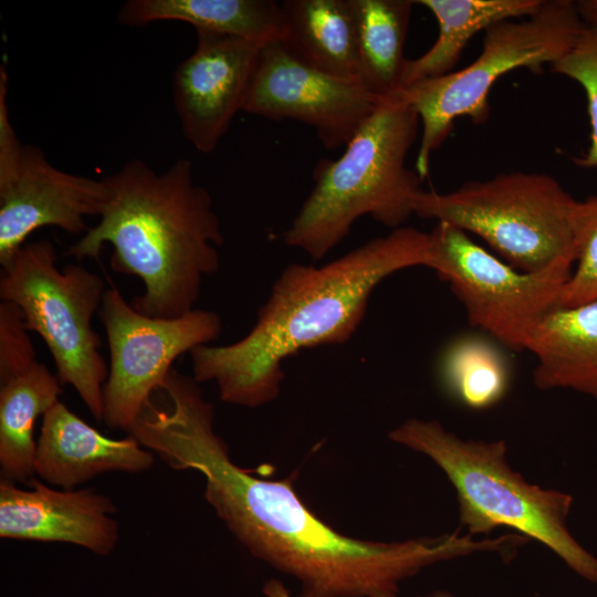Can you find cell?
<instances>
[{
  "mask_svg": "<svg viewBox=\"0 0 597 597\" xmlns=\"http://www.w3.org/2000/svg\"><path fill=\"white\" fill-rule=\"evenodd\" d=\"M163 390L168 405L149 402L127 433L171 469L199 472L227 528L253 557L297 580L303 597H399L422 569L491 549L489 540L459 532L392 542L342 534L301 499L293 478H260L232 461L193 377L174 371Z\"/></svg>",
  "mask_w": 597,
  "mask_h": 597,
  "instance_id": "obj_1",
  "label": "cell"
},
{
  "mask_svg": "<svg viewBox=\"0 0 597 597\" xmlns=\"http://www.w3.org/2000/svg\"><path fill=\"white\" fill-rule=\"evenodd\" d=\"M429 241V233L402 226L321 268L289 265L243 338L189 353L192 377L199 384L214 381L227 404L255 408L274 400L284 379L283 360L303 348L350 339L385 277L427 266Z\"/></svg>",
  "mask_w": 597,
  "mask_h": 597,
  "instance_id": "obj_2",
  "label": "cell"
},
{
  "mask_svg": "<svg viewBox=\"0 0 597 597\" xmlns=\"http://www.w3.org/2000/svg\"><path fill=\"white\" fill-rule=\"evenodd\" d=\"M104 179L109 196L98 223L65 254L98 259L109 244L112 270L143 282L132 302L138 312L171 318L192 311L203 277L219 269L223 243L212 198L195 182L192 163L178 159L156 172L134 159Z\"/></svg>",
  "mask_w": 597,
  "mask_h": 597,
  "instance_id": "obj_3",
  "label": "cell"
},
{
  "mask_svg": "<svg viewBox=\"0 0 597 597\" xmlns=\"http://www.w3.org/2000/svg\"><path fill=\"white\" fill-rule=\"evenodd\" d=\"M419 117L400 93L385 97L335 159H321L314 187L284 234L285 243L324 258L369 214L394 229L415 213L422 180L406 159Z\"/></svg>",
  "mask_w": 597,
  "mask_h": 597,
  "instance_id": "obj_4",
  "label": "cell"
},
{
  "mask_svg": "<svg viewBox=\"0 0 597 597\" xmlns=\"http://www.w3.org/2000/svg\"><path fill=\"white\" fill-rule=\"evenodd\" d=\"M389 439L433 461L452 484L461 526L468 534L509 527L556 554L585 580L597 585V557L572 535L568 493L528 483L507 462L504 440L462 439L439 421L412 418Z\"/></svg>",
  "mask_w": 597,
  "mask_h": 597,
  "instance_id": "obj_5",
  "label": "cell"
},
{
  "mask_svg": "<svg viewBox=\"0 0 597 597\" xmlns=\"http://www.w3.org/2000/svg\"><path fill=\"white\" fill-rule=\"evenodd\" d=\"M415 214L484 240L517 270L573 266L597 214V196L575 199L552 176L501 172L449 192L420 190Z\"/></svg>",
  "mask_w": 597,
  "mask_h": 597,
  "instance_id": "obj_6",
  "label": "cell"
},
{
  "mask_svg": "<svg viewBox=\"0 0 597 597\" xmlns=\"http://www.w3.org/2000/svg\"><path fill=\"white\" fill-rule=\"evenodd\" d=\"M586 25L576 1L544 0L534 14L498 22L484 32L480 55L469 65L442 76L419 81L399 91L422 125L416 171L429 174L430 157L453 129L457 118L488 121L489 94L509 72L525 67L541 73L576 43Z\"/></svg>",
  "mask_w": 597,
  "mask_h": 597,
  "instance_id": "obj_7",
  "label": "cell"
},
{
  "mask_svg": "<svg viewBox=\"0 0 597 597\" xmlns=\"http://www.w3.org/2000/svg\"><path fill=\"white\" fill-rule=\"evenodd\" d=\"M106 290L103 277L84 265L59 269L50 240L27 242L0 276L1 301L19 306L51 353L62 386H72L97 421L108 367L92 321Z\"/></svg>",
  "mask_w": 597,
  "mask_h": 597,
  "instance_id": "obj_8",
  "label": "cell"
},
{
  "mask_svg": "<svg viewBox=\"0 0 597 597\" xmlns=\"http://www.w3.org/2000/svg\"><path fill=\"white\" fill-rule=\"evenodd\" d=\"M429 239L427 266L450 285L470 324L512 350H525L534 328L558 305L573 266L517 270L443 221L437 222Z\"/></svg>",
  "mask_w": 597,
  "mask_h": 597,
  "instance_id": "obj_9",
  "label": "cell"
},
{
  "mask_svg": "<svg viewBox=\"0 0 597 597\" xmlns=\"http://www.w3.org/2000/svg\"><path fill=\"white\" fill-rule=\"evenodd\" d=\"M98 316L109 352L103 422L126 432L161 388L174 362L216 341L222 328L220 316L208 310L193 308L171 318L145 315L116 287L106 290Z\"/></svg>",
  "mask_w": 597,
  "mask_h": 597,
  "instance_id": "obj_10",
  "label": "cell"
},
{
  "mask_svg": "<svg viewBox=\"0 0 597 597\" xmlns=\"http://www.w3.org/2000/svg\"><path fill=\"white\" fill-rule=\"evenodd\" d=\"M109 190L105 179L54 167L43 151L22 145L7 109L0 111V265L6 268L38 229L70 234L88 230L85 218L101 216Z\"/></svg>",
  "mask_w": 597,
  "mask_h": 597,
  "instance_id": "obj_11",
  "label": "cell"
},
{
  "mask_svg": "<svg viewBox=\"0 0 597 597\" xmlns=\"http://www.w3.org/2000/svg\"><path fill=\"white\" fill-rule=\"evenodd\" d=\"M385 97L325 74L279 40L261 48L242 111L313 127L326 149L346 146Z\"/></svg>",
  "mask_w": 597,
  "mask_h": 597,
  "instance_id": "obj_12",
  "label": "cell"
},
{
  "mask_svg": "<svg viewBox=\"0 0 597 597\" xmlns=\"http://www.w3.org/2000/svg\"><path fill=\"white\" fill-rule=\"evenodd\" d=\"M196 33L193 52L175 70L172 97L185 138L209 154L242 111L264 44L209 31Z\"/></svg>",
  "mask_w": 597,
  "mask_h": 597,
  "instance_id": "obj_13",
  "label": "cell"
},
{
  "mask_svg": "<svg viewBox=\"0 0 597 597\" xmlns=\"http://www.w3.org/2000/svg\"><path fill=\"white\" fill-rule=\"evenodd\" d=\"M30 489L0 482V537L69 543L107 556L119 538L116 507L94 489L57 490L32 478Z\"/></svg>",
  "mask_w": 597,
  "mask_h": 597,
  "instance_id": "obj_14",
  "label": "cell"
},
{
  "mask_svg": "<svg viewBox=\"0 0 597 597\" xmlns=\"http://www.w3.org/2000/svg\"><path fill=\"white\" fill-rule=\"evenodd\" d=\"M154 463L155 454L135 438L106 437L62 401L42 417L35 474L50 485L72 490L103 473H140Z\"/></svg>",
  "mask_w": 597,
  "mask_h": 597,
  "instance_id": "obj_15",
  "label": "cell"
},
{
  "mask_svg": "<svg viewBox=\"0 0 597 597\" xmlns=\"http://www.w3.org/2000/svg\"><path fill=\"white\" fill-rule=\"evenodd\" d=\"M525 350L536 358L538 389H570L597 399V298L551 310Z\"/></svg>",
  "mask_w": 597,
  "mask_h": 597,
  "instance_id": "obj_16",
  "label": "cell"
},
{
  "mask_svg": "<svg viewBox=\"0 0 597 597\" xmlns=\"http://www.w3.org/2000/svg\"><path fill=\"white\" fill-rule=\"evenodd\" d=\"M280 7L289 51L325 74L362 83L348 0H284Z\"/></svg>",
  "mask_w": 597,
  "mask_h": 597,
  "instance_id": "obj_17",
  "label": "cell"
},
{
  "mask_svg": "<svg viewBox=\"0 0 597 597\" xmlns=\"http://www.w3.org/2000/svg\"><path fill=\"white\" fill-rule=\"evenodd\" d=\"M168 20L261 44L283 39L280 2L272 0H128L118 12L127 27Z\"/></svg>",
  "mask_w": 597,
  "mask_h": 597,
  "instance_id": "obj_18",
  "label": "cell"
},
{
  "mask_svg": "<svg viewBox=\"0 0 597 597\" xmlns=\"http://www.w3.org/2000/svg\"><path fill=\"white\" fill-rule=\"evenodd\" d=\"M438 22L434 43L417 59H407L401 90L422 80L453 72L468 42L480 31L511 19L534 14L544 0H418Z\"/></svg>",
  "mask_w": 597,
  "mask_h": 597,
  "instance_id": "obj_19",
  "label": "cell"
},
{
  "mask_svg": "<svg viewBox=\"0 0 597 597\" xmlns=\"http://www.w3.org/2000/svg\"><path fill=\"white\" fill-rule=\"evenodd\" d=\"M62 384L44 364L0 383V470L11 482L35 474L36 420L57 401Z\"/></svg>",
  "mask_w": 597,
  "mask_h": 597,
  "instance_id": "obj_20",
  "label": "cell"
},
{
  "mask_svg": "<svg viewBox=\"0 0 597 597\" xmlns=\"http://www.w3.org/2000/svg\"><path fill=\"white\" fill-rule=\"evenodd\" d=\"M363 85L380 97L398 93L412 0H348Z\"/></svg>",
  "mask_w": 597,
  "mask_h": 597,
  "instance_id": "obj_21",
  "label": "cell"
},
{
  "mask_svg": "<svg viewBox=\"0 0 597 597\" xmlns=\"http://www.w3.org/2000/svg\"><path fill=\"white\" fill-rule=\"evenodd\" d=\"M440 370L447 392L474 410L500 402L511 385L506 357L495 344L480 336H462L451 343Z\"/></svg>",
  "mask_w": 597,
  "mask_h": 597,
  "instance_id": "obj_22",
  "label": "cell"
},
{
  "mask_svg": "<svg viewBox=\"0 0 597 597\" xmlns=\"http://www.w3.org/2000/svg\"><path fill=\"white\" fill-rule=\"evenodd\" d=\"M551 70L577 82L585 92L590 143L587 150L573 160L583 168H597V29L585 27L574 46L554 62Z\"/></svg>",
  "mask_w": 597,
  "mask_h": 597,
  "instance_id": "obj_23",
  "label": "cell"
},
{
  "mask_svg": "<svg viewBox=\"0 0 597 597\" xmlns=\"http://www.w3.org/2000/svg\"><path fill=\"white\" fill-rule=\"evenodd\" d=\"M36 360L22 311L11 302L0 303V383L32 368Z\"/></svg>",
  "mask_w": 597,
  "mask_h": 597,
  "instance_id": "obj_24",
  "label": "cell"
},
{
  "mask_svg": "<svg viewBox=\"0 0 597 597\" xmlns=\"http://www.w3.org/2000/svg\"><path fill=\"white\" fill-rule=\"evenodd\" d=\"M575 264L562 290L558 305L573 306L597 298V214Z\"/></svg>",
  "mask_w": 597,
  "mask_h": 597,
  "instance_id": "obj_25",
  "label": "cell"
},
{
  "mask_svg": "<svg viewBox=\"0 0 597 597\" xmlns=\"http://www.w3.org/2000/svg\"><path fill=\"white\" fill-rule=\"evenodd\" d=\"M576 7L584 24L597 29V0H579Z\"/></svg>",
  "mask_w": 597,
  "mask_h": 597,
  "instance_id": "obj_26",
  "label": "cell"
},
{
  "mask_svg": "<svg viewBox=\"0 0 597 597\" xmlns=\"http://www.w3.org/2000/svg\"><path fill=\"white\" fill-rule=\"evenodd\" d=\"M263 597H294L287 587L279 579L271 578L263 584ZM303 597V596H298Z\"/></svg>",
  "mask_w": 597,
  "mask_h": 597,
  "instance_id": "obj_27",
  "label": "cell"
},
{
  "mask_svg": "<svg viewBox=\"0 0 597 597\" xmlns=\"http://www.w3.org/2000/svg\"><path fill=\"white\" fill-rule=\"evenodd\" d=\"M420 597H455V596L448 590H434Z\"/></svg>",
  "mask_w": 597,
  "mask_h": 597,
  "instance_id": "obj_28",
  "label": "cell"
}]
</instances>
